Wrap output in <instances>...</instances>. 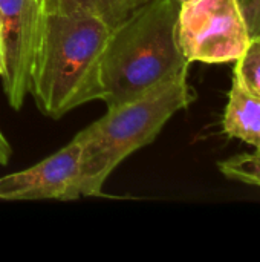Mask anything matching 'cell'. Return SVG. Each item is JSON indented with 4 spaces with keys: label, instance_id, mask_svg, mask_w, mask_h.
I'll return each instance as SVG.
<instances>
[{
    "label": "cell",
    "instance_id": "obj_1",
    "mask_svg": "<svg viewBox=\"0 0 260 262\" xmlns=\"http://www.w3.org/2000/svg\"><path fill=\"white\" fill-rule=\"evenodd\" d=\"M178 0H147L110 31L100 60V100L107 109L187 75L190 63L178 41Z\"/></svg>",
    "mask_w": 260,
    "mask_h": 262
},
{
    "label": "cell",
    "instance_id": "obj_2",
    "mask_svg": "<svg viewBox=\"0 0 260 262\" xmlns=\"http://www.w3.org/2000/svg\"><path fill=\"white\" fill-rule=\"evenodd\" d=\"M110 29L92 17L43 12L31 94L54 120L100 100V60Z\"/></svg>",
    "mask_w": 260,
    "mask_h": 262
},
{
    "label": "cell",
    "instance_id": "obj_3",
    "mask_svg": "<svg viewBox=\"0 0 260 262\" xmlns=\"http://www.w3.org/2000/svg\"><path fill=\"white\" fill-rule=\"evenodd\" d=\"M195 92L187 75L169 80L143 97L107 109L106 115L75 135L80 144V169L74 198L98 196L118 164L155 141L167 121L190 106Z\"/></svg>",
    "mask_w": 260,
    "mask_h": 262
},
{
    "label": "cell",
    "instance_id": "obj_4",
    "mask_svg": "<svg viewBox=\"0 0 260 262\" xmlns=\"http://www.w3.org/2000/svg\"><path fill=\"white\" fill-rule=\"evenodd\" d=\"M178 41L187 61H236L251 41L238 0H185L178 15Z\"/></svg>",
    "mask_w": 260,
    "mask_h": 262
},
{
    "label": "cell",
    "instance_id": "obj_5",
    "mask_svg": "<svg viewBox=\"0 0 260 262\" xmlns=\"http://www.w3.org/2000/svg\"><path fill=\"white\" fill-rule=\"evenodd\" d=\"M41 15V0H0V77L15 111L31 94Z\"/></svg>",
    "mask_w": 260,
    "mask_h": 262
},
{
    "label": "cell",
    "instance_id": "obj_6",
    "mask_svg": "<svg viewBox=\"0 0 260 262\" xmlns=\"http://www.w3.org/2000/svg\"><path fill=\"white\" fill-rule=\"evenodd\" d=\"M80 144L74 138L38 164L0 178V201H74Z\"/></svg>",
    "mask_w": 260,
    "mask_h": 262
},
{
    "label": "cell",
    "instance_id": "obj_7",
    "mask_svg": "<svg viewBox=\"0 0 260 262\" xmlns=\"http://www.w3.org/2000/svg\"><path fill=\"white\" fill-rule=\"evenodd\" d=\"M222 130L230 138H238L260 152V97L251 92L236 74H233Z\"/></svg>",
    "mask_w": 260,
    "mask_h": 262
},
{
    "label": "cell",
    "instance_id": "obj_8",
    "mask_svg": "<svg viewBox=\"0 0 260 262\" xmlns=\"http://www.w3.org/2000/svg\"><path fill=\"white\" fill-rule=\"evenodd\" d=\"M147 0H41L43 12L92 17L103 21L110 31L126 21Z\"/></svg>",
    "mask_w": 260,
    "mask_h": 262
},
{
    "label": "cell",
    "instance_id": "obj_9",
    "mask_svg": "<svg viewBox=\"0 0 260 262\" xmlns=\"http://www.w3.org/2000/svg\"><path fill=\"white\" fill-rule=\"evenodd\" d=\"M219 170L230 180L260 186V152L236 155L221 161Z\"/></svg>",
    "mask_w": 260,
    "mask_h": 262
},
{
    "label": "cell",
    "instance_id": "obj_10",
    "mask_svg": "<svg viewBox=\"0 0 260 262\" xmlns=\"http://www.w3.org/2000/svg\"><path fill=\"white\" fill-rule=\"evenodd\" d=\"M234 74L251 92L260 97V37H253L245 52L236 60Z\"/></svg>",
    "mask_w": 260,
    "mask_h": 262
},
{
    "label": "cell",
    "instance_id": "obj_11",
    "mask_svg": "<svg viewBox=\"0 0 260 262\" xmlns=\"http://www.w3.org/2000/svg\"><path fill=\"white\" fill-rule=\"evenodd\" d=\"M248 25L251 38L260 37V0H238Z\"/></svg>",
    "mask_w": 260,
    "mask_h": 262
},
{
    "label": "cell",
    "instance_id": "obj_12",
    "mask_svg": "<svg viewBox=\"0 0 260 262\" xmlns=\"http://www.w3.org/2000/svg\"><path fill=\"white\" fill-rule=\"evenodd\" d=\"M11 154H12V149H11L8 140L5 138V135L0 130V166L8 164V161L11 158Z\"/></svg>",
    "mask_w": 260,
    "mask_h": 262
},
{
    "label": "cell",
    "instance_id": "obj_13",
    "mask_svg": "<svg viewBox=\"0 0 260 262\" xmlns=\"http://www.w3.org/2000/svg\"><path fill=\"white\" fill-rule=\"evenodd\" d=\"M0 72H2V63H0Z\"/></svg>",
    "mask_w": 260,
    "mask_h": 262
},
{
    "label": "cell",
    "instance_id": "obj_14",
    "mask_svg": "<svg viewBox=\"0 0 260 262\" xmlns=\"http://www.w3.org/2000/svg\"><path fill=\"white\" fill-rule=\"evenodd\" d=\"M178 2H185V0H178Z\"/></svg>",
    "mask_w": 260,
    "mask_h": 262
}]
</instances>
